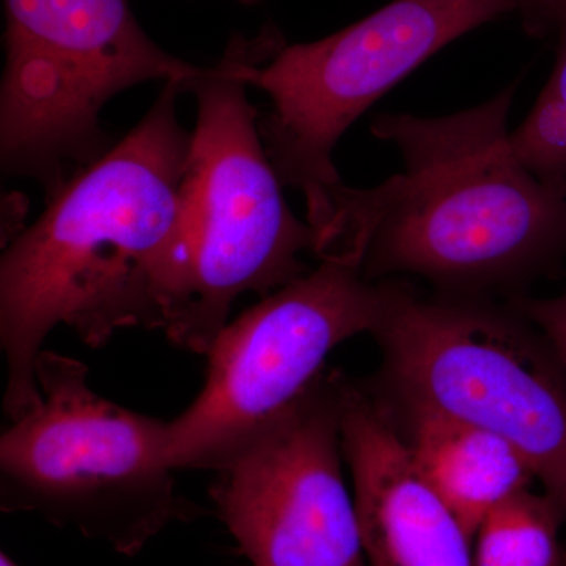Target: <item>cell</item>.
I'll list each match as a JSON object with an SVG mask.
<instances>
[{"label": "cell", "mask_w": 566, "mask_h": 566, "mask_svg": "<svg viewBox=\"0 0 566 566\" xmlns=\"http://www.w3.org/2000/svg\"><path fill=\"white\" fill-rule=\"evenodd\" d=\"M182 93V82H166L132 132L7 244L0 346L10 422L40 403L36 360L59 324L92 348L126 327L164 331L189 227L192 133L178 120Z\"/></svg>", "instance_id": "cell-1"}, {"label": "cell", "mask_w": 566, "mask_h": 566, "mask_svg": "<svg viewBox=\"0 0 566 566\" xmlns=\"http://www.w3.org/2000/svg\"><path fill=\"white\" fill-rule=\"evenodd\" d=\"M0 566H21L18 564V562H14L13 558L9 556V554L6 553V551H2L0 553Z\"/></svg>", "instance_id": "cell-16"}, {"label": "cell", "mask_w": 566, "mask_h": 566, "mask_svg": "<svg viewBox=\"0 0 566 566\" xmlns=\"http://www.w3.org/2000/svg\"><path fill=\"white\" fill-rule=\"evenodd\" d=\"M342 446L368 566H475L472 536L419 471L370 387L346 375Z\"/></svg>", "instance_id": "cell-10"}, {"label": "cell", "mask_w": 566, "mask_h": 566, "mask_svg": "<svg viewBox=\"0 0 566 566\" xmlns=\"http://www.w3.org/2000/svg\"><path fill=\"white\" fill-rule=\"evenodd\" d=\"M374 394L419 471L472 539L494 506L531 490L534 471L497 434L416 398L382 389Z\"/></svg>", "instance_id": "cell-11"}, {"label": "cell", "mask_w": 566, "mask_h": 566, "mask_svg": "<svg viewBox=\"0 0 566 566\" xmlns=\"http://www.w3.org/2000/svg\"><path fill=\"white\" fill-rule=\"evenodd\" d=\"M36 381L40 403L0 438L3 513H36L126 557L203 513L177 490L169 422L106 400L63 354L40 353Z\"/></svg>", "instance_id": "cell-4"}, {"label": "cell", "mask_w": 566, "mask_h": 566, "mask_svg": "<svg viewBox=\"0 0 566 566\" xmlns=\"http://www.w3.org/2000/svg\"><path fill=\"white\" fill-rule=\"evenodd\" d=\"M342 381L323 371L212 469V504L252 566H368L342 471Z\"/></svg>", "instance_id": "cell-9"}, {"label": "cell", "mask_w": 566, "mask_h": 566, "mask_svg": "<svg viewBox=\"0 0 566 566\" xmlns=\"http://www.w3.org/2000/svg\"><path fill=\"white\" fill-rule=\"evenodd\" d=\"M510 85L474 109L422 118L387 114L371 133L400 150L405 172L370 189L342 186L316 241L319 262L368 281L415 274L439 294L510 297L566 259V193L517 158Z\"/></svg>", "instance_id": "cell-2"}, {"label": "cell", "mask_w": 566, "mask_h": 566, "mask_svg": "<svg viewBox=\"0 0 566 566\" xmlns=\"http://www.w3.org/2000/svg\"><path fill=\"white\" fill-rule=\"evenodd\" d=\"M557 0H543V10L542 14H539L538 21H536L534 32L539 33L542 31L543 24H545L547 14H549L551 9L556 6Z\"/></svg>", "instance_id": "cell-15"}, {"label": "cell", "mask_w": 566, "mask_h": 566, "mask_svg": "<svg viewBox=\"0 0 566 566\" xmlns=\"http://www.w3.org/2000/svg\"><path fill=\"white\" fill-rule=\"evenodd\" d=\"M387 296L389 279L368 281L359 268L322 262L227 324L208 349L202 392L169 422L175 471H212L314 385L335 346L374 334Z\"/></svg>", "instance_id": "cell-8"}, {"label": "cell", "mask_w": 566, "mask_h": 566, "mask_svg": "<svg viewBox=\"0 0 566 566\" xmlns=\"http://www.w3.org/2000/svg\"><path fill=\"white\" fill-rule=\"evenodd\" d=\"M374 335L385 357L379 389L504 439L566 517V376L526 316L491 297H422L389 279Z\"/></svg>", "instance_id": "cell-6"}, {"label": "cell", "mask_w": 566, "mask_h": 566, "mask_svg": "<svg viewBox=\"0 0 566 566\" xmlns=\"http://www.w3.org/2000/svg\"><path fill=\"white\" fill-rule=\"evenodd\" d=\"M566 517L547 494L521 491L494 506L479 528L475 566H566Z\"/></svg>", "instance_id": "cell-12"}, {"label": "cell", "mask_w": 566, "mask_h": 566, "mask_svg": "<svg viewBox=\"0 0 566 566\" xmlns=\"http://www.w3.org/2000/svg\"><path fill=\"white\" fill-rule=\"evenodd\" d=\"M0 85L3 174L32 178L51 200L111 150L104 106L145 82L192 80L203 66L155 43L129 0H3Z\"/></svg>", "instance_id": "cell-7"}, {"label": "cell", "mask_w": 566, "mask_h": 566, "mask_svg": "<svg viewBox=\"0 0 566 566\" xmlns=\"http://www.w3.org/2000/svg\"><path fill=\"white\" fill-rule=\"evenodd\" d=\"M253 39L234 36L214 66L182 84L196 98L189 227L164 333L207 354L244 293L266 297L308 273L315 233L290 210L248 98Z\"/></svg>", "instance_id": "cell-3"}, {"label": "cell", "mask_w": 566, "mask_h": 566, "mask_svg": "<svg viewBox=\"0 0 566 566\" xmlns=\"http://www.w3.org/2000/svg\"><path fill=\"white\" fill-rule=\"evenodd\" d=\"M509 304L526 316L543 334L566 376V289L564 293L549 300H536L520 294L510 297Z\"/></svg>", "instance_id": "cell-14"}, {"label": "cell", "mask_w": 566, "mask_h": 566, "mask_svg": "<svg viewBox=\"0 0 566 566\" xmlns=\"http://www.w3.org/2000/svg\"><path fill=\"white\" fill-rule=\"evenodd\" d=\"M543 32L556 35V66L534 109L510 139L532 174L554 191L566 193V0H558L551 10Z\"/></svg>", "instance_id": "cell-13"}, {"label": "cell", "mask_w": 566, "mask_h": 566, "mask_svg": "<svg viewBox=\"0 0 566 566\" xmlns=\"http://www.w3.org/2000/svg\"><path fill=\"white\" fill-rule=\"evenodd\" d=\"M237 2L243 3V6H256V3H262L263 0H237Z\"/></svg>", "instance_id": "cell-17"}, {"label": "cell", "mask_w": 566, "mask_h": 566, "mask_svg": "<svg viewBox=\"0 0 566 566\" xmlns=\"http://www.w3.org/2000/svg\"><path fill=\"white\" fill-rule=\"evenodd\" d=\"M542 9L543 0H392L312 43L285 44L273 29L253 39L245 76L270 96L264 148L282 185L303 193L315 238L345 185L333 151L346 129L453 40L509 13L531 29Z\"/></svg>", "instance_id": "cell-5"}]
</instances>
